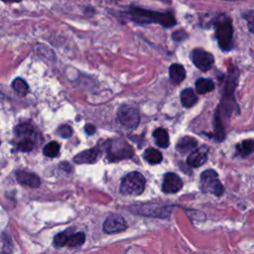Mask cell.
I'll list each match as a JSON object with an SVG mask.
<instances>
[{
	"instance_id": "obj_11",
	"label": "cell",
	"mask_w": 254,
	"mask_h": 254,
	"mask_svg": "<svg viewBox=\"0 0 254 254\" xmlns=\"http://www.w3.org/2000/svg\"><path fill=\"white\" fill-rule=\"evenodd\" d=\"M208 153H209V148L207 146H201L197 148L188 156V160H187L188 165L194 168L201 167L207 162Z\"/></svg>"
},
{
	"instance_id": "obj_4",
	"label": "cell",
	"mask_w": 254,
	"mask_h": 254,
	"mask_svg": "<svg viewBox=\"0 0 254 254\" xmlns=\"http://www.w3.org/2000/svg\"><path fill=\"white\" fill-rule=\"evenodd\" d=\"M200 189L203 193H209L217 197H221L224 192V188L219 179L218 173L212 169L206 170L201 174Z\"/></svg>"
},
{
	"instance_id": "obj_22",
	"label": "cell",
	"mask_w": 254,
	"mask_h": 254,
	"mask_svg": "<svg viewBox=\"0 0 254 254\" xmlns=\"http://www.w3.org/2000/svg\"><path fill=\"white\" fill-rule=\"evenodd\" d=\"M12 88L21 96L26 95L28 94V92H29L28 84L23 79H21V78H17V79H15L13 81Z\"/></svg>"
},
{
	"instance_id": "obj_9",
	"label": "cell",
	"mask_w": 254,
	"mask_h": 254,
	"mask_svg": "<svg viewBox=\"0 0 254 254\" xmlns=\"http://www.w3.org/2000/svg\"><path fill=\"white\" fill-rule=\"evenodd\" d=\"M128 224H127L125 219L119 215H111L106 218L103 222L102 229L105 233H117L122 232L127 229Z\"/></svg>"
},
{
	"instance_id": "obj_18",
	"label": "cell",
	"mask_w": 254,
	"mask_h": 254,
	"mask_svg": "<svg viewBox=\"0 0 254 254\" xmlns=\"http://www.w3.org/2000/svg\"><path fill=\"white\" fill-rule=\"evenodd\" d=\"M153 136L156 140V144L161 148H167L170 144V138L168 132L164 128H157L153 132Z\"/></svg>"
},
{
	"instance_id": "obj_6",
	"label": "cell",
	"mask_w": 254,
	"mask_h": 254,
	"mask_svg": "<svg viewBox=\"0 0 254 254\" xmlns=\"http://www.w3.org/2000/svg\"><path fill=\"white\" fill-rule=\"evenodd\" d=\"M134 155L132 147L124 140L117 139L111 141L107 149V158L109 161H119L123 159H130Z\"/></svg>"
},
{
	"instance_id": "obj_23",
	"label": "cell",
	"mask_w": 254,
	"mask_h": 254,
	"mask_svg": "<svg viewBox=\"0 0 254 254\" xmlns=\"http://www.w3.org/2000/svg\"><path fill=\"white\" fill-rule=\"evenodd\" d=\"M59 151H60V144L56 141H52L50 143H48L44 149H43V154L46 156V157H49V158H54L56 156H58L59 154Z\"/></svg>"
},
{
	"instance_id": "obj_2",
	"label": "cell",
	"mask_w": 254,
	"mask_h": 254,
	"mask_svg": "<svg viewBox=\"0 0 254 254\" xmlns=\"http://www.w3.org/2000/svg\"><path fill=\"white\" fill-rule=\"evenodd\" d=\"M146 187V179L139 172H131L127 174L120 183L119 190L124 196H139Z\"/></svg>"
},
{
	"instance_id": "obj_3",
	"label": "cell",
	"mask_w": 254,
	"mask_h": 254,
	"mask_svg": "<svg viewBox=\"0 0 254 254\" xmlns=\"http://www.w3.org/2000/svg\"><path fill=\"white\" fill-rule=\"evenodd\" d=\"M215 30L221 49L223 51H229L232 48L233 39V27L231 20L226 16L219 18L215 23Z\"/></svg>"
},
{
	"instance_id": "obj_17",
	"label": "cell",
	"mask_w": 254,
	"mask_h": 254,
	"mask_svg": "<svg viewBox=\"0 0 254 254\" xmlns=\"http://www.w3.org/2000/svg\"><path fill=\"white\" fill-rule=\"evenodd\" d=\"M143 157L146 160V162H148L151 165H157V164L161 163L162 160H163L162 153L160 151H158L157 149H154V148L146 149L144 151Z\"/></svg>"
},
{
	"instance_id": "obj_16",
	"label": "cell",
	"mask_w": 254,
	"mask_h": 254,
	"mask_svg": "<svg viewBox=\"0 0 254 254\" xmlns=\"http://www.w3.org/2000/svg\"><path fill=\"white\" fill-rule=\"evenodd\" d=\"M181 98V102L183 104V106L185 107H193L197 101H198V96L195 94L193 89H186L181 93L180 95Z\"/></svg>"
},
{
	"instance_id": "obj_12",
	"label": "cell",
	"mask_w": 254,
	"mask_h": 254,
	"mask_svg": "<svg viewBox=\"0 0 254 254\" xmlns=\"http://www.w3.org/2000/svg\"><path fill=\"white\" fill-rule=\"evenodd\" d=\"M15 176H16L17 181L21 185H24V186H27L30 188H39L40 187V184H41L40 178L34 173L19 170L16 172Z\"/></svg>"
},
{
	"instance_id": "obj_7",
	"label": "cell",
	"mask_w": 254,
	"mask_h": 254,
	"mask_svg": "<svg viewBox=\"0 0 254 254\" xmlns=\"http://www.w3.org/2000/svg\"><path fill=\"white\" fill-rule=\"evenodd\" d=\"M119 123L126 129H135L140 123V115L138 110L130 105H121L117 111Z\"/></svg>"
},
{
	"instance_id": "obj_26",
	"label": "cell",
	"mask_w": 254,
	"mask_h": 254,
	"mask_svg": "<svg viewBox=\"0 0 254 254\" xmlns=\"http://www.w3.org/2000/svg\"><path fill=\"white\" fill-rule=\"evenodd\" d=\"M243 18L247 22V26H248L249 31L254 34V10L246 11L243 14Z\"/></svg>"
},
{
	"instance_id": "obj_27",
	"label": "cell",
	"mask_w": 254,
	"mask_h": 254,
	"mask_svg": "<svg viewBox=\"0 0 254 254\" xmlns=\"http://www.w3.org/2000/svg\"><path fill=\"white\" fill-rule=\"evenodd\" d=\"M187 37H188V34L184 30H178L172 34V38L175 41H184Z\"/></svg>"
},
{
	"instance_id": "obj_25",
	"label": "cell",
	"mask_w": 254,
	"mask_h": 254,
	"mask_svg": "<svg viewBox=\"0 0 254 254\" xmlns=\"http://www.w3.org/2000/svg\"><path fill=\"white\" fill-rule=\"evenodd\" d=\"M67 238H68V233L67 232H60V233H58L54 237V244H55V246H57V247L66 246Z\"/></svg>"
},
{
	"instance_id": "obj_21",
	"label": "cell",
	"mask_w": 254,
	"mask_h": 254,
	"mask_svg": "<svg viewBox=\"0 0 254 254\" xmlns=\"http://www.w3.org/2000/svg\"><path fill=\"white\" fill-rule=\"evenodd\" d=\"M85 241H86V234L84 232H76V233L68 234L66 246L78 247L83 245Z\"/></svg>"
},
{
	"instance_id": "obj_1",
	"label": "cell",
	"mask_w": 254,
	"mask_h": 254,
	"mask_svg": "<svg viewBox=\"0 0 254 254\" xmlns=\"http://www.w3.org/2000/svg\"><path fill=\"white\" fill-rule=\"evenodd\" d=\"M129 17L132 21L138 24L158 23L165 28H170L176 25V19L171 13H162L157 11L145 10L143 8L131 7L128 11Z\"/></svg>"
},
{
	"instance_id": "obj_28",
	"label": "cell",
	"mask_w": 254,
	"mask_h": 254,
	"mask_svg": "<svg viewBox=\"0 0 254 254\" xmlns=\"http://www.w3.org/2000/svg\"><path fill=\"white\" fill-rule=\"evenodd\" d=\"M85 131L88 135H93L95 133V127L93 124H87L85 127Z\"/></svg>"
},
{
	"instance_id": "obj_15",
	"label": "cell",
	"mask_w": 254,
	"mask_h": 254,
	"mask_svg": "<svg viewBox=\"0 0 254 254\" xmlns=\"http://www.w3.org/2000/svg\"><path fill=\"white\" fill-rule=\"evenodd\" d=\"M169 76L173 84L179 85L185 80L186 71L180 64H173V65L169 68Z\"/></svg>"
},
{
	"instance_id": "obj_14",
	"label": "cell",
	"mask_w": 254,
	"mask_h": 254,
	"mask_svg": "<svg viewBox=\"0 0 254 254\" xmlns=\"http://www.w3.org/2000/svg\"><path fill=\"white\" fill-rule=\"evenodd\" d=\"M198 146V140L195 139L194 137L190 136H184L182 137L177 145H176V149L178 152L182 153V154H186L190 152L192 153L194 150L197 149Z\"/></svg>"
},
{
	"instance_id": "obj_24",
	"label": "cell",
	"mask_w": 254,
	"mask_h": 254,
	"mask_svg": "<svg viewBox=\"0 0 254 254\" xmlns=\"http://www.w3.org/2000/svg\"><path fill=\"white\" fill-rule=\"evenodd\" d=\"M57 133L62 138H70L73 134V129L69 125H62L58 128Z\"/></svg>"
},
{
	"instance_id": "obj_10",
	"label": "cell",
	"mask_w": 254,
	"mask_h": 254,
	"mask_svg": "<svg viewBox=\"0 0 254 254\" xmlns=\"http://www.w3.org/2000/svg\"><path fill=\"white\" fill-rule=\"evenodd\" d=\"M183 188L182 179L175 173H167L164 176L162 184V192L165 194L178 193Z\"/></svg>"
},
{
	"instance_id": "obj_19",
	"label": "cell",
	"mask_w": 254,
	"mask_h": 254,
	"mask_svg": "<svg viewBox=\"0 0 254 254\" xmlns=\"http://www.w3.org/2000/svg\"><path fill=\"white\" fill-rule=\"evenodd\" d=\"M215 89V83L210 79H199L196 82V90L200 95H206Z\"/></svg>"
},
{
	"instance_id": "obj_8",
	"label": "cell",
	"mask_w": 254,
	"mask_h": 254,
	"mask_svg": "<svg viewBox=\"0 0 254 254\" xmlns=\"http://www.w3.org/2000/svg\"><path fill=\"white\" fill-rule=\"evenodd\" d=\"M190 57L194 65L202 72H208L209 70H211L215 63L214 56L203 49L193 50L190 52Z\"/></svg>"
},
{
	"instance_id": "obj_20",
	"label": "cell",
	"mask_w": 254,
	"mask_h": 254,
	"mask_svg": "<svg viewBox=\"0 0 254 254\" xmlns=\"http://www.w3.org/2000/svg\"><path fill=\"white\" fill-rule=\"evenodd\" d=\"M236 150L241 157L248 156L249 154L254 152V140L248 139L240 142L236 145Z\"/></svg>"
},
{
	"instance_id": "obj_5",
	"label": "cell",
	"mask_w": 254,
	"mask_h": 254,
	"mask_svg": "<svg viewBox=\"0 0 254 254\" xmlns=\"http://www.w3.org/2000/svg\"><path fill=\"white\" fill-rule=\"evenodd\" d=\"M15 134L18 138V141L16 142L17 150L21 152H29L35 147V141L32 138L34 130L31 125L24 123L16 126Z\"/></svg>"
},
{
	"instance_id": "obj_13",
	"label": "cell",
	"mask_w": 254,
	"mask_h": 254,
	"mask_svg": "<svg viewBox=\"0 0 254 254\" xmlns=\"http://www.w3.org/2000/svg\"><path fill=\"white\" fill-rule=\"evenodd\" d=\"M99 155L100 152L97 148L85 150L74 158V162L77 164H93L97 160Z\"/></svg>"
}]
</instances>
